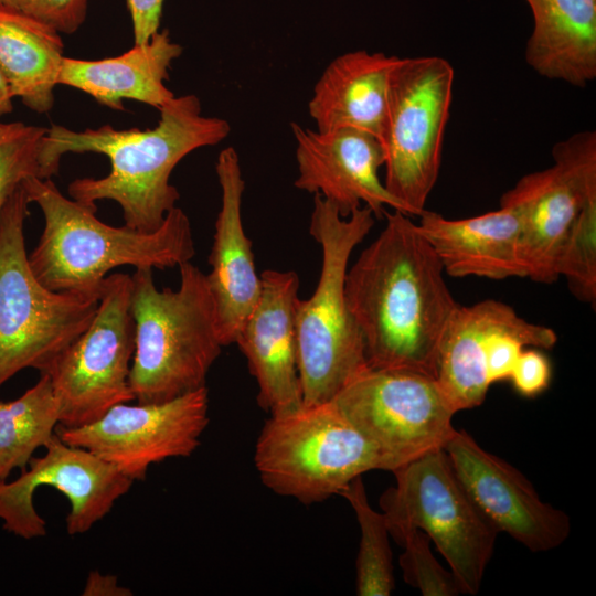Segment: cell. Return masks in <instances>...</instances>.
Listing matches in <instances>:
<instances>
[{
	"label": "cell",
	"instance_id": "cell-17",
	"mask_svg": "<svg viewBox=\"0 0 596 596\" xmlns=\"http://www.w3.org/2000/svg\"><path fill=\"white\" fill-rule=\"evenodd\" d=\"M260 294L235 343L258 384V403L270 415L304 405L298 365L296 311L299 277L294 270L266 269Z\"/></svg>",
	"mask_w": 596,
	"mask_h": 596
},
{
	"label": "cell",
	"instance_id": "cell-14",
	"mask_svg": "<svg viewBox=\"0 0 596 596\" xmlns=\"http://www.w3.org/2000/svg\"><path fill=\"white\" fill-rule=\"evenodd\" d=\"M45 454L32 457L12 481H0L2 528L20 539L46 535V522L33 504L35 490L50 486L71 505L66 515L70 535L88 532L125 496L134 481L91 451L64 443L56 433L44 446Z\"/></svg>",
	"mask_w": 596,
	"mask_h": 596
},
{
	"label": "cell",
	"instance_id": "cell-10",
	"mask_svg": "<svg viewBox=\"0 0 596 596\" xmlns=\"http://www.w3.org/2000/svg\"><path fill=\"white\" fill-rule=\"evenodd\" d=\"M131 276L108 275L96 313L49 373L60 426L81 427L135 400L129 373L135 351Z\"/></svg>",
	"mask_w": 596,
	"mask_h": 596
},
{
	"label": "cell",
	"instance_id": "cell-16",
	"mask_svg": "<svg viewBox=\"0 0 596 596\" xmlns=\"http://www.w3.org/2000/svg\"><path fill=\"white\" fill-rule=\"evenodd\" d=\"M291 131L297 189L320 194L343 217L362 203L377 219L384 216L386 206L406 214L379 177L384 159L377 138L352 128L320 131L296 123H291Z\"/></svg>",
	"mask_w": 596,
	"mask_h": 596
},
{
	"label": "cell",
	"instance_id": "cell-11",
	"mask_svg": "<svg viewBox=\"0 0 596 596\" xmlns=\"http://www.w3.org/2000/svg\"><path fill=\"white\" fill-rule=\"evenodd\" d=\"M331 401L394 470L444 448L456 430V413L434 376L415 370L368 366Z\"/></svg>",
	"mask_w": 596,
	"mask_h": 596
},
{
	"label": "cell",
	"instance_id": "cell-12",
	"mask_svg": "<svg viewBox=\"0 0 596 596\" xmlns=\"http://www.w3.org/2000/svg\"><path fill=\"white\" fill-rule=\"evenodd\" d=\"M553 164L523 175L500 206L520 222L525 277L551 284L568 232L586 201L596 195V132L579 131L554 145Z\"/></svg>",
	"mask_w": 596,
	"mask_h": 596
},
{
	"label": "cell",
	"instance_id": "cell-29",
	"mask_svg": "<svg viewBox=\"0 0 596 596\" xmlns=\"http://www.w3.org/2000/svg\"><path fill=\"white\" fill-rule=\"evenodd\" d=\"M398 542L405 549L400 556V566L408 585L417 588L424 596L464 594L455 574L444 568L432 554L430 540L424 532H406Z\"/></svg>",
	"mask_w": 596,
	"mask_h": 596
},
{
	"label": "cell",
	"instance_id": "cell-20",
	"mask_svg": "<svg viewBox=\"0 0 596 596\" xmlns=\"http://www.w3.org/2000/svg\"><path fill=\"white\" fill-rule=\"evenodd\" d=\"M417 227L453 277L492 280L525 277L521 258L520 222L509 207L449 220L425 210Z\"/></svg>",
	"mask_w": 596,
	"mask_h": 596
},
{
	"label": "cell",
	"instance_id": "cell-7",
	"mask_svg": "<svg viewBox=\"0 0 596 596\" xmlns=\"http://www.w3.org/2000/svg\"><path fill=\"white\" fill-rule=\"evenodd\" d=\"M254 464L268 489L304 504L339 494L366 471L394 470L332 401L270 415L257 438Z\"/></svg>",
	"mask_w": 596,
	"mask_h": 596
},
{
	"label": "cell",
	"instance_id": "cell-3",
	"mask_svg": "<svg viewBox=\"0 0 596 596\" xmlns=\"http://www.w3.org/2000/svg\"><path fill=\"white\" fill-rule=\"evenodd\" d=\"M23 185L44 215L29 264L51 290L99 297L107 273L115 267L164 269L195 254L191 223L180 207H173L158 230L140 232L105 224L95 215L97 206L67 199L51 179L30 178Z\"/></svg>",
	"mask_w": 596,
	"mask_h": 596
},
{
	"label": "cell",
	"instance_id": "cell-15",
	"mask_svg": "<svg viewBox=\"0 0 596 596\" xmlns=\"http://www.w3.org/2000/svg\"><path fill=\"white\" fill-rule=\"evenodd\" d=\"M444 449L465 490L498 533H508L532 552L550 551L566 541L568 515L542 501L515 467L465 430L456 429Z\"/></svg>",
	"mask_w": 596,
	"mask_h": 596
},
{
	"label": "cell",
	"instance_id": "cell-8",
	"mask_svg": "<svg viewBox=\"0 0 596 596\" xmlns=\"http://www.w3.org/2000/svg\"><path fill=\"white\" fill-rule=\"evenodd\" d=\"M395 486L380 498L390 534L398 542L424 532L447 561L464 594L476 595L498 531L457 478L444 448L429 450L392 471Z\"/></svg>",
	"mask_w": 596,
	"mask_h": 596
},
{
	"label": "cell",
	"instance_id": "cell-6",
	"mask_svg": "<svg viewBox=\"0 0 596 596\" xmlns=\"http://www.w3.org/2000/svg\"><path fill=\"white\" fill-rule=\"evenodd\" d=\"M30 203L22 183L0 213V387L28 368L49 373L88 327L99 301L51 290L35 277L24 241Z\"/></svg>",
	"mask_w": 596,
	"mask_h": 596
},
{
	"label": "cell",
	"instance_id": "cell-34",
	"mask_svg": "<svg viewBox=\"0 0 596 596\" xmlns=\"http://www.w3.org/2000/svg\"><path fill=\"white\" fill-rule=\"evenodd\" d=\"M12 95L8 87V84L0 72V118L7 114H10L13 109Z\"/></svg>",
	"mask_w": 596,
	"mask_h": 596
},
{
	"label": "cell",
	"instance_id": "cell-26",
	"mask_svg": "<svg viewBox=\"0 0 596 596\" xmlns=\"http://www.w3.org/2000/svg\"><path fill=\"white\" fill-rule=\"evenodd\" d=\"M354 510L360 526L356 557V594L389 596L395 587L390 532L382 512L369 503L363 480L354 478L339 493Z\"/></svg>",
	"mask_w": 596,
	"mask_h": 596
},
{
	"label": "cell",
	"instance_id": "cell-19",
	"mask_svg": "<svg viewBox=\"0 0 596 596\" xmlns=\"http://www.w3.org/2000/svg\"><path fill=\"white\" fill-rule=\"evenodd\" d=\"M529 324L511 306L493 299L457 307L440 339L434 370L455 413L482 404L491 385L488 369L498 342Z\"/></svg>",
	"mask_w": 596,
	"mask_h": 596
},
{
	"label": "cell",
	"instance_id": "cell-18",
	"mask_svg": "<svg viewBox=\"0 0 596 596\" xmlns=\"http://www.w3.org/2000/svg\"><path fill=\"white\" fill-rule=\"evenodd\" d=\"M215 171L221 188V207L215 221L213 245L209 256L207 283L215 302L223 347L236 337L260 294L252 242L242 223V196L245 182L240 158L233 147L223 149Z\"/></svg>",
	"mask_w": 596,
	"mask_h": 596
},
{
	"label": "cell",
	"instance_id": "cell-30",
	"mask_svg": "<svg viewBox=\"0 0 596 596\" xmlns=\"http://www.w3.org/2000/svg\"><path fill=\"white\" fill-rule=\"evenodd\" d=\"M88 0H0V7L41 21L60 33H74L84 23Z\"/></svg>",
	"mask_w": 596,
	"mask_h": 596
},
{
	"label": "cell",
	"instance_id": "cell-32",
	"mask_svg": "<svg viewBox=\"0 0 596 596\" xmlns=\"http://www.w3.org/2000/svg\"><path fill=\"white\" fill-rule=\"evenodd\" d=\"M164 0H126L129 10L135 44H143L159 31Z\"/></svg>",
	"mask_w": 596,
	"mask_h": 596
},
{
	"label": "cell",
	"instance_id": "cell-21",
	"mask_svg": "<svg viewBox=\"0 0 596 596\" xmlns=\"http://www.w3.org/2000/svg\"><path fill=\"white\" fill-rule=\"evenodd\" d=\"M181 53L182 46L167 30L158 31L148 42L135 44L119 56L96 61L64 56L58 84L83 91L115 110H125V98L160 109L174 97L164 83Z\"/></svg>",
	"mask_w": 596,
	"mask_h": 596
},
{
	"label": "cell",
	"instance_id": "cell-23",
	"mask_svg": "<svg viewBox=\"0 0 596 596\" xmlns=\"http://www.w3.org/2000/svg\"><path fill=\"white\" fill-rule=\"evenodd\" d=\"M534 20L525 61L539 75L585 87L596 78V0H525Z\"/></svg>",
	"mask_w": 596,
	"mask_h": 596
},
{
	"label": "cell",
	"instance_id": "cell-22",
	"mask_svg": "<svg viewBox=\"0 0 596 596\" xmlns=\"http://www.w3.org/2000/svg\"><path fill=\"white\" fill-rule=\"evenodd\" d=\"M397 57L356 50L332 60L317 81L308 103L316 129L352 128L379 140L389 78Z\"/></svg>",
	"mask_w": 596,
	"mask_h": 596
},
{
	"label": "cell",
	"instance_id": "cell-4",
	"mask_svg": "<svg viewBox=\"0 0 596 596\" xmlns=\"http://www.w3.org/2000/svg\"><path fill=\"white\" fill-rule=\"evenodd\" d=\"M179 269L177 290H159L150 267H138L131 276L129 385L137 403H162L205 386L223 347L206 274L190 260Z\"/></svg>",
	"mask_w": 596,
	"mask_h": 596
},
{
	"label": "cell",
	"instance_id": "cell-25",
	"mask_svg": "<svg viewBox=\"0 0 596 596\" xmlns=\"http://www.w3.org/2000/svg\"><path fill=\"white\" fill-rule=\"evenodd\" d=\"M60 413L49 374L13 401H0V481L28 467L38 448L54 436Z\"/></svg>",
	"mask_w": 596,
	"mask_h": 596
},
{
	"label": "cell",
	"instance_id": "cell-1",
	"mask_svg": "<svg viewBox=\"0 0 596 596\" xmlns=\"http://www.w3.org/2000/svg\"><path fill=\"white\" fill-rule=\"evenodd\" d=\"M384 216V228L348 268V308L369 368L434 376L440 339L459 305L417 224L395 210Z\"/></svg>",
	"mask_w": 596,
	"mask_h": 596
},
{
	"label": "cell",
	"instance_id": "cell-24",
	"mask_svg": "<svg viewBox=\"0 0 596 596\" xmlns=\"http://www.w3.org/2000/svg\"><path fill=\"white\" fill-rule=\"evenodd\" d=\"M63 47L54 28L0 7V72L12 97L31 110L52 109Z\"/></svg>",
	"mask_w": 596,
	"mask_h": 596
},
{
	"label": "cell",
	"instance_id": "cell-13",
	"mask_svg": "<svg viewBox=\"0 0 596 596\" xmlns=\"http://www.w3.org/2000/svg\"><path fill=\"white\" fill-rule=\"evenodd\" d=\"M209 421V392L203 386L162 403L117 404L92 424L57 425L55 433L136 481L146 479L152 464L190 457Z\"/></svg>",
	"mask_w": 596,
	"mask_h": 596
},
{
	"label": "cell",
	"instance_id": "cell-27",
	"mask_svg": "<svg viewBox=\"0 0 596 596\" xmlns=\"http://www.w3.org/2000/svg\"><path fill=\"white\" fill-rule=\"evenodd\" d=\"M47 128L21 121H0V213L9 196L26 179H51L42 157Z\"/></svg>",
	"mask_w": 596,
	"mask_h": 596
},
{
	"label": "cell",
	"instance_id": "cell-33",
	"mask_svg": "<svg viewBox=\"0 0 596 596\" xmlns=\"http://www.w3.org/2000/svg\"><path fill=\"white\" fill-rule=\"evenodd\" d=\"M82 595L84 596H130L131 590L118 583V577L92 571L86 579Z\"/></svg>",
	"mask_w": 596,
	"mask_h": 596
},
{
	"label": "cell",
	"instance_id": "cell-31",
	"mask_svg": "<svg viewBox=\"0 0 596 596\" xmlns=\"http://www.w3.org/2000/svg\"><path fill=\"white\" fill-rule=\"evenodd\" d=\"M552 366L540 350L524 348L518 356L509 380L514 390L524 397H535L550 385Z\"/></svg>",
	"mask_w": 596,
	"mask_h": 596
},
{
	"label": "cell",
	"instance_id": "cell-28",
	"mask_svg": "<svg viewBox=\"0 0 596 596\" xmlns=\"http://www.w3.org/2000/svg\"><path fill=\"white\" fill-rule=\"evenodd\" d=\"M557 275L566 278L578 300H596V195L589 198L575 219L557 262Z\"/></svg>",
	"mask_w": 596,
	"mask_h": 596
},
{
	"label": "cell",
	"instance_id": "cell-2",
	"mask_svg": "<svg viewBox=\"0 0 596 596\" xmlns=\"http://www.w3.org/2000/svg\"><path fill=\"white\" fill-rule=\"evenodd\" d=\"M159 111L158 125L145 130L104 125L74 131L51 126L41 151L46 172L56 174L67 152L105 155L110 172L99 179L72 181L70 196L93 207L96 201L113 200L123 210L125 225L140 232L158 230L180 198L170 183L175 166L192 151L217 145L231 132L227 120L202 114L201 102L193 94L174 96Z\"/></svg>",
	"mask_w": 596,
	"mask_h": 596
},
{
	"label": "cell",
	"instance_id": "cell-9",
	"mask_svg": "<svg viewBox=\"0 0 596 596\" xmlns=\"http://www.w3.org/2000/svg\"><path fill=\"white\" fill-rule=\"evenodd\" d=\"M454 77L439 56L397 57L390 74L379 138L383 183L408 215L426 210L439 175Z\"/></svg>",
	"mask_w": 596,
	"mask_h": 596
},
{
	"label": "cell",
	"instance_id": "cell-5",
	"mask_svg": "<svg viewBox=\"0 0 596 596\" xmlns=\"http://www.w3.org/2000/svg\"><path fill=\"white\" fill-rule=\"evenodd\" d=\"M374 219L365 205L343 217L320 194L313 196L309 233L321 247V270L313 294L299 298L296 311L304 405L331 401L368 368L344 284L351 253L369 234Z\"/></svg>",
	"mask_w": 596,
	"mask_h": 596
}]
</instances>
